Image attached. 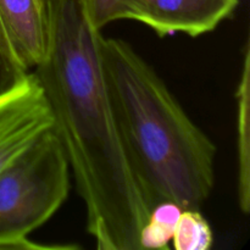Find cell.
<instances>
[{
    "instance_id": "cell-6",
    "label": "cell",
    "mask_w": 250,
    "mask_h": 250,
    "mask_svg": "<svg viewBox=\"0 0 250 250\" xmlns=\"http://www.w3.org/2000/svg\"><path fill=\"white\" fill-rule=\"evenodd\" d=\"M0 22L20 63L27 71L36 68L46 49L43 0H0Z\"/></svg>"
},
{
    "instance_id": "cell-2",
    "label": "cell",
    "mask_w": 250,
    "mask_h": 250,
    "mask_svg": "<svg viewBox=\"0 0 250 250\" xmlns=\"http://www.w3.org/2000/svg\"><path fill=\"white\" fill-rule=\"evenodd\" d=\"M100 54L120 137L148 204L200 210L215 186V144L131 44L103 36Z\"/></svg>"
},
{
    "instance_id": "cell-4",
    "label": "cell",
    "mask_w": 250,
    "mask_h": 250,
    "mask_svg": "<svg viewBox=\"0 0 250 250\" xmlns=\"http://www.w3.org/2000/svg\"><path fill=\"white\" fill-rule=\"evenodd\" d=\"M239 0H125L124 20H134L160 38L176 33L199 37L231 17Z\"/></svg>"
},
{
    "instance_id": "cell-3",
    "label": "cell",
    "mask_w": 250,
    "mask_h": 250,
    "mask_svg": "<svg viewBox=\"0 0 250 250\" xmlns=\"http://www.w3.org/2000/svg\"><path fill=\"white\" fill-rule=\"evenodd\" d=\"M68 192L70 166L51 127L0 172V250L77 249L28 237L56 214Z\"/></svg>"
},
{
    "instance_id": "cell-1",
    "label": "cell",
    "mask_w": 250,
    "mask_h": 250,
    "mask_svg": "<svg viewBox=\"0 0 250 250\" xmlns=\"http://www.w3.org/2000/svg\"><path fill=\"white\" fill-rule=\"evenodd\" d=\"M46 49L34 68L85 207L98 250H141L146 202L129 166L110 100L100 54L102 32L82 0H43Z\"/></svg>"
},
{
    "instance_id": "cell-8",
    "label": "cell",
    "mask_w": 250,
    "mask_h": 250,
    "mask_svg": "<svg viewBox=\"0 0 250 250\" xmlns=\"http://www.w3.org/2000/svg\"><path fill=\"white\" fill-rule=\"evenodd\" d=\"M183 210L185 209L180 205L171 202H163L154 205L148 220L139 232L141 250L167 249Z\"/></svg>"
},
{
    "instance_id": "cell-7",
    "label": "cell",
    "mask_w": 250,
    "mask_h": 250,
    "mask_svg": "<svg viewBox=\"0 0 250 250\" xmlns=\"http://www.w3.org/2000/svg\"><path fill=\"white\" fill-rule=\"evenodd\" d=\"M237 156L238 204L243 214L250 210V50L246 44L241 80L237 88Z\"/></svg>"
},
{
    "instance_id": "cell-11",
    "label": "cell",
    "mask_w": 250,
    "mask_h": 250,
    "mask_svg": "<svg viewBox=\"0 0 250 250\" xmlns=\"http://www.w3.org/2000/svg\"><path fill=\"white\" fill-rule=\"evenodd\" d=\"M5 39H6V36H5V31L4 28H2L1 22H0V48H1L2 44L5 43Z\"/></svg>"
},
{
    "instance_id": "cell-10",
    "label": "cell",
    "mask_w": 250,
    "mask_h": 250,
    "mask_svg": "<svg viewBox=\"0 0 250 250\" xmlns=\"http://www.w3.org/2000/svg\"><path fill=\"white\" fill-rule=\"evenodd\" d=\"M125 0H82L85 15L97 31L102 32L104 27L117 20H124Z\"/></svg>"
},
{
    "instance_id": "cell-5",
    "label": "cell",
    "mask_w": 250,
    "mask_h": 250,
    "mask_svg": "<svg viewBox=\"0 0 250 250\" xmlns=\"http://www.w3.org/2000/svg\"><path fill=\"white\" fill-rule=\"evenodd\" d=\"M53 127V116L34 72L10 92L0 95V172Z\"/></svg>"
},
{
    "instance_id": "cell-9",
    "label": "cell",
    "mask_w": 250,
    "mask_h": 250,
    "mask_svg": "<svg viewBox=\"0 0 250 250\" xmlns=\"http://www.w3.org/2000/svg\"><path fill=\"white\" fill-rule=\"evenodd\" d=\"M176 250H209L214 244V234L200 210H183L172 237Z\"/></svg>"
}]
</instances>
